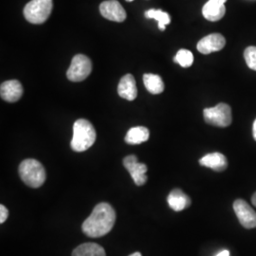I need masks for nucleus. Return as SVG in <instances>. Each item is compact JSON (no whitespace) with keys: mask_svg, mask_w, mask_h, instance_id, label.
<instances>
[{"mask_svg":"<svg viewBox=\"0 0 256 256\" xmlns=\"http://www.w3.org/2000/svg\"><path fill=\"white\" fill-rule=\"evenodd\" d=\"M116 221V212L113 207L102 202L92 210V214L82 223L84 234L90 238H101L108 234Z\"/></svg>","mask_w":256,"mask_h":256,"instance_id":"f257e3e1","label":"nucleus"},{"mask_svg":"<svg viewBox=\"0 0 256 256\" xmlns=\"http://www.w3.org/2000/svg\"><path fill=\"white\" fill-rule=\"evenodd\" d=\"M96 140V131L90 122L80 119L74 126V137L70 146L75 152H84L94 144Z\"/></svg>","mask_w":256,"mask_h":256,"instance_id":"f03ea898","label":"nucleus"},{"mask_svg":"<svg viewBox=\"0 0 256 256\" xmlns=\"http://www.w3.org/2000/svg\"><path fill=\"white\" fill-rule=\"evenodd\" d=\"M18 172L23 182L32 188H39L46 180L44 166L34 158L23 160L19 165Z\"/></svg>","mask_w":256,"mask_h":256,"instance_id":"7ed1b4c3","label":"nucleus"},{"mask_svg":"<svg viewBox=\"0 0 256 256\" xmlns=\"http://www.w3.org/2000/svg\"><path fill=\"white\" fill-rule=\"evenodd\" d=\"M52 0H32L24 8V16L32 24H43L50 18Z\"/></svg>","mask_w":256,"mask_h":256,"instance_id":"20e7f679","label":"nucleus"},{"mask_svg":"<svg viewBox=\"0 0 256 256\" xmlns=\"http://www.w3.org/2000/svg\"><path fill=\"white\" fill-rule=\"evenodd\" d=\"M203 116L207 124L218 128H228L232 122V108L225 102H220L214 108H205Z\"/></svg>","mask_w":256,"mask_h":256,"instance_id":"39448f33","label":"nucleus"},{"mask_svg":"<svg viewBox=\"0 0 256 256\" xmlns=\"http://www.w3.org/2000/svg\"><path fill=\"white\" fill-rule=\"evenodd\" d=\"M92 70V61L88 56L75 55L66 72V77L72 82H82L90 76Z\"/></svg>","mask_w":256,"mask_h":256,"instance_id":"423d86ee","label":"nucleus"},{"mask_svg":"<svg viewBox=\"0 0 256 256\" xmlns=\"http://www.w3.org/2000/svg\"><path fill=\"white\" fill-rule=\"evenodd\" d=\"M234 210L241 225L246 229L256 228V212L243 200H238L234 203Z\"/></svg>","mask_w":256,"mask_h":256,"instance_id":"0eeeda50","label":"nucleus"},{"mask_svg":"<svg viewBox=\"0 0 256 256\" xmlns=\"http://www.w3.org/2000/svg\"><path fill=\"white\" fill-rule=\"evenodd\" d=\"M124 166L126 168L138 186H142L147 182V166L144 164H140L137 156L134 155L128 156L124 158Z\"/></svg>","mask_w":256,"mask_h":256,"instance_id":"6e6552de","label":"nucleus"},{"mask_svg":"<svg viewBox=\"0 0 256 256\" xmlns=\"http://www.w3.org/2000/svg\"><path fill=\"white\" fill-rule=\"evenodd\" d=\"M100 12L108 20L124 22L126 19V12L117 0H108L101 3Z\"/></svg>","mask_w":256,"mask_h":256,"instance_id":"1a4fd4ad","label":"nucleus"},{"mask_svg":"<svg viewBox=\"0 0 256 256\" xmlns=\"http://www.w3.org/2000/svg\"><path fill=\"white\" fill-rule=\"evenodd\" d=\"M225 46V37L220 34H212L200 40L196 48L202 54H210L212 52H220Z\"/></svg>","mask_w":256,"mask_h":256,"instance_id":"9d476101","label":"nucleus"},{"mask_svg":"<svg viewBox=\"0 0 256 256\" xmlns=\"http://www.w3.org/2000/svg\"><path fill=\"white\" fill-rule=\"evenodd\" d=\"M0 94L4 101L14 102L22 97L23 86L18 80H9L1 84Z\"/></svg>","mask_w":256,"mask_h":256,"instance_id":"9b49d317","label":"nucleus"},{"mask_svg":"<svg viewBox=\"0 0 256 256\" xmlns=\"http://www.w3.org/2000/svg\"><path fill=\"white\" fill-rule=\"evenodd\" d=\"M118 93L122 98L128 101H134L137 98V84L133 75L126 74L120 79L118 86Z\"/></svg>","mask_w":256,"mask_h":256,"instance_id":"f8f14e48","label":"nucleus"},{"mask_svg":"<svg viewBox=\"0 0 256 256\" xmlns=\"http://www.w3.org/2000/svg\"><path fill=\"white\" fill-rule=\"evenodd\" d=\"M200 164L202 166L208 167L216 172H222L228 167L227 158L218 152L204 156L200 160Z\"/></svg>","mask_w":256,"mask_h":256,"instance_id":"ddd939ff","label":"nucleus"},{"mask_svg":"<svg viewBox=\"0 0 256 256\" xmlns=\"http://www.w3.org/2000/svg\"><path fill=\"white\" fill-rule=\"evenodd\" d=\"M226 14L225 4L214 0H209L202 8V14L205 18L212 22L220 21Z\"/></svg>","mask_w":256,"mask_h":256,"instance_id":"4468645a","label":"nucleus"},{"mask_svg":"<svg viewBox=\"0 0 256 256\" xmlns=\"http://www.w3.org/2000/svg\"><path fill=\"white\" fill-rule=\"evenodd\" d=\"M167 202L170 208L174 212H180L191 205L190 198L180 189H174L170 192L167 198Z\"/></svg>","mask_w":256,"mask_h":256,"instance_id":"2eb2a0df","label":"nucleus"},{"mask_svg":"<svg viewBox=\"0 0 256 256\" xmlns=\"http://www.w3.org/2000/svg\"><path fill=\"white\" fill-rule=\"evenodd\" d=\"M149 137L150 132L146 128L136 126L129 129L124 140L128 144H140L148 140Z\"/></svg>","mask_w":256,"mask_h":256,"instance_id":"dca6fc26","label":"nucleus"},{"mask_svg":"<svg viewBox=\"0 0 256 256\" xmlns=\"http://www.w3.org/2000/svg\"><path fill=\"white\" fill-rule=\"evenodd\" d=\"M72 256H106V252L96 243H84L74 250Z\"/></svg>","mask_w":256,"mask_h":256,"instance_id":"f3484780","label":"nucleus"},{"mask_svg":"<svg viewBox=\"0 0 256 256\" xmlns=\"http://www.w3.org/2000/svg\"><path fill=\"white\" fill-rule=\"evenodd\" d=\"M144 82L147 90L151 94H160L164 90V82L160 76L156 74H144Z\"/></svg>","mask_w":256,"mask_h":256,"instance_id":"a211bd4d","label":"nucleus"},{"mask_svg":"<svg viewBox=\"0 0 256 256\" xmlns=\"http://www.w3.org/2000/svg\"><path fill=\"white\" fill-rule=\"evenodd\" d=\"M146 18L156 19L158 22V28L160 30H165V26L171 22L170 16L162 10H148L146 12Z\"/></svg>","mask_w":256,"mask_h":256,"instance_id":"6ab92c4d","label":"nucleus"},{"mask_svg":"<svg viewBox=\"0 0 256 256\" xmlns=\"http://www.w3.org/2000/svg\"><path fill=\"white\" fill-rule=\"evenodd\" d=\"M174 61L180 64L182 68H189L194 63V55L190 50L182 48L178 52Z\"/></svg>","mask_w":256,"mask_h":256,"instance_id":"aec40b11","label":"nucleus"},{"mask_svg":"<svg viewBox=\"0 0 256 256\" xmlns=\"http://www.w3.org/2000/svg\"><path fill=\"white\" fill-rule=\"evenodd\" d=\"M244 58L248 66L252 70H256V46H248L244 52Z\"/></svg>","mask_w":256,"mask_h":256,"instance_id":"412c9836","label":"nucleus"},{"mask_svg":"<svg viewBox=\"0 0 256 256\" xmlns=\"http://www.w3.org/2000/svg\"><path fill=\"white\" fill-rule=\"evenodd\" d=\"M9 216V210L4 206L0 205V223H4Z\"/></svg>","mask_w":256,"mask_h":256,"instance_id":"4be33fe9","label":"nucleus"},{"mask_svg":"<svg viewBox=\"0 0 256 256\" xmlns=\"http://www.w3.org/2000/svg\"><path fill=\"white\" fill-rule=\"evenodd\" d=\"M252 135H254V138L256 140V119L254 122V126H252Z\"/></svg>","mask_w":256,"mask_h":256,"instance_id":"5701e85b","label":"nucleus"},{"mask_svg":"<svg viewBox=\"0 0 256 256\" xmlns=\"http://www.w3.org/2000/svg\"><path fill=\"white\" fill-rule=\"evenodd\" d=\"M216 256H230L229 250H222L221 252H220Z\"/></svg>","mask_w":256,"mask_h":256,"instance_id":"b1692460","label":"nucleus"},{"mask_svg":"<svg viewBox=\"0 0 256 256\" xmlns=\"http://www.w3.org/2000/svg\"><path fill=\"white\" fill-rule=\"evenodd\" d=\"M252 204L256 207V192L254 194V196H252Z\"/></svg>","mask_w":256,"mask_h":256,"instance_id":"393cba45","label":"nucleus"},{"mask_svg":"<svg viewBox=\"0 0 256 256\" xmlns=\"http://www.w3.org/2000/svg\"><path fill=\"white\" fill-rule=\"evenodd\" d=\"M129 256H142V254L140 252H135V254H130Z\"/></svg>","mask_w":256,"mask_h":256,"instance_id":"a878e982","label":"nucleus"},{"mask_svg":"<svg viewBox=\"0 0 256 256\" xmlns=\"http://www.w3.org/2000/svg\"><path fill=\"white\" fill-rule=\"evenodd\" d=\"M214 1H218V2H220V3H223V4H225L227 0H214Z\"/></svg>","mask_w":256,"mask_h":256,"instance_id":"bb28decb","label":"nucleus"},{"mask_svg":"<svg viewBox=\"0 0 256 256\" xmlns=\"http://www.w3.org/2000/svg\"><path fill=\"white\" fill-rule=\"evenodd\" d=\"M128 2H131V1H133V0H126Z\"/></svg>","mask_w":256,"mask_h":256,"instance_id":"cd10ccee","label":"nucleus"}]
</instances>
